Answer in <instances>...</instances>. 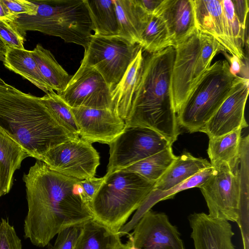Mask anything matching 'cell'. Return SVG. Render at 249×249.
<instances>
[{
    "label": "cell",
    "instance_id": "cell-21",
    "mask_svg": "<svg viewBox=\"0 0 249 249\" xmlns=\"http://www.w3.org/2000/svg\"><path fill=\"white\" fill-rule=\"evenodd\" d=\"M205 159L196 158L185 152L176 159L155 183L154 189L164 191L182 183L200 171L212 167Z\"/></svg>",
    "mask_w": 249,
    "mask_h": 249
},
{
    "label": "cell",
    "instance_id": "cell-45",
    "mask_svg": "<svg viewBox=\"0 0 249 249\" xmlns=\"http://www.w3.org/2000/svg\"></svg>",
    "mask_w": 249,
    "mask_h": 249
},
{
    "label": "cell",
    "instance_id": "cell-17",
    "mask_svg": "<svg viewBox=\"0 0 249 249\" xmlns=\"http://www.w3.org/2000/svg\"><path fill=\"white\" fill-rule=\"evenodd\" d=\"M196 30L213 36L232 55L237 53L227 36L221 0H193Z\"/></svg>",
    "mask_w": 249,
    "mask_h": 249
},
{
    "label": "cell",
    "instance_id": "cell-14",
    "mask_svg": "<svg viewBox=\"0 0 249 249\" xmlns=\"http://www.w3.org/2000/svg\"><path fill=\"white\" fill-rule=\"evenodd\" d=\"M133 230L127 234L140 249H186L177 227L164 213L148 210Z\"/></svg>",
    "mask_w": 249,
    "mask_h": 249
},
{
    "label": "cell",
    "instance_id": "cell-44",
    "mask_svg": "<svg viewBox=\"0 0 249 249\" xmlns=\"http://www.w3.org/2000/svg\"><path fill=\"white\" fill-rule=\"evenodd\" d=\"M5 83L4 81L0 77V85H3Z\"/></svg>",
    "mask_w": 249,
    "mask_h": 249
},
{
    "label": "cell",
    "instance_id": "cell-26",
    "mask_svg": "<svg viewBox=\"0 0 249 249\" xmlns=\"http://www.w3.org/2000/svg\"><path fill=\"white\" fill-rule=\"evenodd\" d=\"M94 36H118L119 29L114 0H84Z\"/></svg>",
    "mask_w": 249,
    "mask_h": 249
},
{
    "label": "cell",
    "instance_id": "cell-38",
    "mask_svg": "<svg viewBox=\"0 0 249 249\" xmlns=\"http://www.w3.org/2000/svg\"><path fill=\"white\" fill-rule=\"evenodd\" d=\"M143 10L149 15L156 12L162 0H137Z\"/></svg>",
    "mask_w": 249,
    "mask_h": 249
},
{
    "label": "cell",
    "instance_id": "cell-7",
    "mask_svg": "<svg viewBox=\"0 0 249 249\" xmlns=\"http://www.w3.org/2000/svg\"><path fill=\"white\" fill-rule=\"evenodd\" d=\"M174 48L170 91L177 115L214 57L225 50L213 36L197 30Z\"/></svg>",
    "mask_w": 249,
    "mask_h": 249
},
{
    "label": "cell",
    "instance_id": "cell-37",
    "mask_svg": "<svg viewBox=\"0 0 249 249\" xmlns=\"http://www.w3.org/2000/svg\"><path fill=\"white\" fill-rule=\"evenodd\" d=\"M235 12L242 26L246 29V20L249 12V1L247 0H233Z\"/></svg>",
    "mask_w": 249,
    "mask_h": 249
},
{
    "label": "cell",
    "instance_id": "cell-27",
    "mask_svg": "<svg viewBox=\"0 0 249 249\" xmlns=\"http://www.w3.org/2000/svg\"><path fill=\"white\" fill-rule=\"evenodd\" d=\"M32 51L39 70L53 90L59 93L67 87L72 76L58 64L52 53L37 44Z\"/></svg>",
    "mask_w": 249,
    "mask_h": 249
},
{
    "label": "cell",
    "instance_id": "cell-35",
    "mask_svg": "<svg viewBox=\"0 0 249 249\" xmlns=\"http://www.w3.org/2000/svg\"><path fill=\"white\" fill-rule=\"evenodd\" d=\"M104 179V176L100 178L94 177L80 180L79 182V191L81 197L90 210L93 199Z\"/></svg>",
    "mask_w": 249,
    "mask_h": 249
},
{
    "label": "cell",
    "instance_id": "cell-31",
    "mask_svg": "<svg viewBox=\"0 0 249 249\" xmlns=\"http://www.w3.org/2000/svg\"><path fill=\"white\" fill-rule=\"evenodd\" d=\"M41 99L61 126L76 138H80L78 126L71 107L54 90L46 93Z\"/></svg>",
    "mask_w": 249,
    "mask_h": 249
},
{
    "label": "cell",
    "instance_id": "cell-18",
    "mask_svg": "<svg viewBox=\"0 0 249 249\" xmlns=\"http://www.w3.org/2000/svg\"><path fill=\"white\" fill-rule=\"evenodd\" d=\"M154 14L160 15L164 20L173 47L196 30L193 0H162Z\"/></svg>",
    "mask_w": 249,
    "mask_h": 249
},
{
    "label": "cell",
    "instance_id": "cell-28",
    "mask_svg": "<svg viewBox=\"0 0 249 249\" xmlns=\"http://www.w3.org/2000/svg\"><path fill=\"white\" fill-rule=\"evenodd\" d=\"M213 169L212 167L205 169L168 190L160 191L153 190L137 210L131 218L132 222L134 223H137L142 215L157 202L172 198L180 191L195 187L199 188L210 176Z\"/></svg>",
    "mask_w": 249,
    "mask_h": 249
},
{
    "label": "cell",
    "instance_id": "cell-4",
    "mask_svg": "<svg viewBox=\"0 0 249 249\" xmlns=\"http://www.w3.org/2000/svg\"><path fill=\"white\" fill-rule=\"evenodd\" d=\"M249 135L242 137L237 164L223 163L199 187L212 217L236 222L243 241L249 239Z\"/></svg>",
    "mask_w": 249,
    "mask_h": 249
},
{
    "label": "cell",
    "instance_id": "cell-32",
    "mask_svg": "<svg viewBox=\"0 0 249 249\" xmlns=\"http://www.w3.org/2000/svg\"><path fill=\"white\" fill-rule=\"evenodd\" d=\"M26 34L12 21L0 18V37L7 47L25 49Z\"/></svg>",
    "mask_w": 249,
    "mask_h": 249
},
{
    "label": "cell",
    "instance_id": "cell-41",
    "mask_svg": "<svg viewBox=\"0 0 249 249\" xmlns=\"http://www.w3.org/2000/svg\"><path fill=\"white\" fill-rule=\"evenodd\" d=\"M7 46L0 37V60L4 62Z\"/></svg>",
    "mask_w": 249,
    "mask_h": 249
},
{
    "label": "cell",
    "instance_id": "cell-20",
    "mask_svg": "<svg viewBox=\"0 0 249 249\" xmlns=\"http://www.w3.org/2000/svg\"><path fill=\"white\" fill-rule=\"evenodd\" d=\"M120 36L132 43L140 44L142 35L151 15L137 0H114Z\"/></svg>",
    "mask_w": 249,
    "mask_h": 249
},
{
    "label": "cell",
    "instance_id": "cell-29",
    "mask_svg": "<svg viewBox=\"0 0 249 249\" xmlns=\"http://www.w3.org/2000/svg\"><path fill=\"white\" fill-rule=\"evenodd\" d=\"M177 157L173 153L172 146H170L123 169L134 172L145 179L156 183Z\"/></svg>",
    "mask_w": 249,
    "mask_h": 249
},
{
    "label": "cell",
    "instance_id": "cell-24",
    "mask_svg": "<svg viewBox=\"0 0 249 249\" xmlns=\"http://www.w3.org/2000/svg\"><path fill=\"white\" fill-rule=\"evenodd\" d=\"M242 128L224 135L209 138L207 153L213 168L223 163L230 167L237 163L241 151Z\"/></svg>",
    "mask_w": 249,
    "mask_h": 249
},
{
    "label": "cell",
    "instance_id": "cell-6",
    "mask_svg": "<svg viewBox=\"0 0 249 249\" xmlns=\"http://www.w3.org/2000/svg\"><path fill=\"white\" fill-rule=\"evenodd\" d=\"M36 14L18 15L11 20L23 31H37L68 43L88 47L92 26L84 0H34Z\"/></svg>",
    "mask_w": 249,
    "mask_h": 249
},
{
    "label": "cell",
    "instance_id": "cell-13",
    "mask_svg": "<svg viewBox=\"0 0 249 249\" xmlns=\"http://www.w3.org/2000/svg\"><path fill=\"white\" fill-rule=\"evenodd\" d=\"M249 91V79L236 76L229 95L200 132L211 138L247 127L244 112Z\"/></svg>",
    "mask_w": 249,
    "mask_h": 249
},
{
    "label": "cell",
    "instance_id": "cell-19",
    "mask_svg": "<svg viewBox=\"0 0 249 249\" xmlns=\"http://www.w3.org/2000/svg\"><path fill=\"white\" fill-rule=\"evenodd\" d=\"M142 49L138 51L121 79L111 91L113 112L125 120L129 112L143 65Z\"/></svg>",
    "mask_w": 249,
    "mask_h": 249
},
{
    "label": "cell",
    "instance_id": "cell-8",
    "mask_svg": "<svg viewBox=\"0 0 249 249\" xmlns=\"http://www.w3.org/2000/svg\"><path fill=\"white\" fill-rule=\"evenodd\" d=\"M236 76L226 60L211 65L177 114L179 126L200 132L229 95Z\"/></svg>",
    "mask_w": 249,
    "mask_h": 249
},
{
    "label": "cell",
    "instance_id": "cell-22",
    "mask_svg": "<svg viewBox=\"0 0 249 249\" xmlns=\"http://www.w3.org/2000/svg\"><path fill=\"white\" fill-rule=\"evenodd\" d=\"M27 157L29 155L22 147L0 129V197L9 192L14 172Z\"/></svg>",
    "mask_w": 249,
    "mask_h": 249
},
{
    "label": "cell",
    "instance_id": "cell-42",
    "mask_svg": "<svg viewBox=\"0 0 249 249\" xmlns=\"http://www.w3.org/2000/svg\"><path fill=\"white\" fill-rule=\"evenodd\" d=\"M128 235V234H127ZM128 241L125 243V249H140L139 248L135 247L132 242V240L129 235H128Z\"/></svg>",
    "mask_w": 249,
    "mask_h": 249
},
{
    "label": "cell",
    "instance_id": "cell-12",
    "mask_svg": "<svg viewBox=\"0 0 249 249\" xmlns=\"http://www.w3.org/2000/svg\"><path fill=\"white\" fill-rule=\"evenodd\" d=\"M111 92L97 70L81 64L66 88L57 94L71 107L107 109L113 112Z\"/></svg>",
    "mask_w": 249,
    "mask_h": 249
},
{
    "label": "cell",
    "instance_id": "cell-10",
    "mask_svg": "<svg viewBox=\"0 0 249 249\" xmlns=\"http://www.w3.org/2000/svg\"><path fill=\"white\" fill-rule=\"evenodd\" d=\"M172 144L157 131L147 127H125L109 144L106 175L124 169Z\"/></svg>",
    "mask_w": 249,
    "mask_h": 249
},
{
    "label": "cell",
    "instance_id": "cell-30",
    "mask_svg": "<svg viewBox=\"0 0 249 249\" xmlns=\"http://www.w3.org/2000/svg\"><path fill=\"white\" fill-rule=\"evenodd\" d=\"M139 46L149 53L173 47L167 25L160 15L150 16L142 35Z\"/></svg>",
    "mask_w": 249,
    "mask_h": 249
},
{
    "label": "cell",
    "instance_id": "cell-43",
    "mask_svg": "<svg viewBox=\"0 0 249 249\" xmlns=\"http://www.w3.org/2000/svg\"><path fill=\"white\" fill-rule=\"evenodd\" d=\"M125 247H126L125 243L123 244V243H122V242H121L120 244L117 249H125Z\"/></svg>",
    "mask_w": 249,
    "mask_h": 249
},
{
    "label": "cell",
    "instance_id": "cell-5",
    "mask_svg": "<svg viewBox=\"0 0 249 249\" xmlns=\"http://www.w3.org/2000/svg\"><path fill=\"white\" fill-rule=\"evenodd\" d=\"M91 203L93 218L118 233L154 189L155 183L125 169L104 176Z\"/></svg>",
    "mask_w": 249,
    "mask_h": 249
},
{
    "label": "cell",
    "instance_id": "cell-9",
    "mask_svg": "<svg viewBox=\"0 0 249 249\" xmlns=\"http://www.w3.org/2000/svg\"><path fill=\"white\" fill-rule=\"evenodd\" d=\"M140 48L139 44L119 36H97L92 34L81 64L97 70L112 91Z\"/></svg>",
    "mask_w": 249,
    "mask_h": 249
},
{
    "label": "cell",
    "instance_id": "cell-36",
    "mask_svg": "<svg viewBox=\"0 0 249 249\" xmlns=\"http://www.w3.org/2000/svg\"><path fill=\"white\" fill-rule=\"evenodd\" d=\"M2 1L13 16L20 14L34 15L37 12V5L32 0H2Z\"/></svg>",
    "mask_w": 249,
    "mask_h": 249
},
{
    "label": "cell",
    "instance_id": "cell-25",
    "mask_svg": "<svg viewBox=\"0 0 249 249\" xmlns=\"http://www.w3.org/2000/svg\"><path fill=\"white\" fill-rule=\"evenodd\" d=\"M121 242L118 233L92 218L84 224L73 249H117Z\"/></svg>",
    "mask_w": 249,
    "mask_h": 249
},
{
    "label": "cell",
    "instance_id": "cell-15",
    "mask_svg": "<svg viewBox=\"0 0 249 249\" xmlns=\"http://www.w3.org/2000/svg\"><path fill=\"white\" fill-rule=\"evenodd\" d=\"M80 138L109 145L125 127L124 120L110 109L71 107Z\"/></svg>",
    "mask_w": 249,
    "mask_h": 249
},
{
    "label": "cell",
    "instance_id": "cell-11",
    "mask_svg": "<svg viewBox=\"0 0 249 249\" xmlns=\"http://www.w3.org/2000/svg\"><path fill=\"white\" fill-rule=\"evenodd\" d=\"M37 160L55 172L80 180L94 177L100 164L98 152L91 143L80 138L54 146Z\"/></svg>",
    "mask_w": 249,
    "mask_h": 249
},
{
    "label": "cell",
    "instance_id": "cell-33",
    "mask_svg": "<svg viewBox=\"0 0 249 249\" xmlns=\"http://www.w3.org/2000/svg\"><path fill=\"white\" fill-rule=\"evenodd\" d=\"M84 223L71 226L59 231L54 245L49 244L48 249H73Z\"/></svg>",
    "mask_w": 249,
    "mask_h": 249
},
{
    "label": "cell",
    "instance_id": "cell-40",
    "mask_svg": "<svg viewBox=\"0 0 249 249\" xmlns=\"http://www.w3.org/2000/svg\"><path fill=\"white\" fill-rule=\"evenodd\" d=\"M15 16L9 12L8 9L3 3L2 0H0V18L12 20Z\"/></svg>",
    "mask_w": 249,
    "mask_h": 249
},
{
    "label": "cell",
    "instance_id": "cell-2",
    "mask_svg": "<svg viewBox=\"0 0 249 249\" xmlns=\"http://www.w3.org/2000/svg\"><path fill=\"white\" fill-rule=\"evenodd\" d=\"M175 55V48L170 46L143 56L139 82L124 120L125 127H149L172 144L180 133L170 91Z\"/></svg>",
    "mask_w": 249,
    "mask_h": 249
},
{
    "label": "cell",
    "instance_id": "cell-23",
    "mask_svg": "<svg viewBox=\"0 0 249 249\" xmlns=\"http://www.w3.org/2000/svg\"><path fill=\"white\" fill-rule=\"evenodd\" d=\"M6 68L27 79L46 93L53 90L41 74L31 51L7 47Z\"/></svg>",
    "mask_w": 249,
    "mask_h": 249
},
{
    "label": "cell",
    "instance_id": "cell-39",
    "mask_svg": "<svg viewBox=\"0 0 249 249\" xmlns=\"http://www.w3.org/2000/svg\"><path fill=\"white\" fill-rule=\"evenodd\" d=\"M230 71L234 76H237V74L240 72L242 67L241 60L235 55L229 57Z\"/></svg>",
    "mask_w": 249,
    "mask_h": 249
},
{
    "label": "cell",
    "instance_id": "cell-16",
    "mask_svg": "<svg viewBox=\"0 0 249 249\" xmlns=\"http://www.w3.org/2000/svg\"><path fill=\"white\" fill-rule=\"evenodd\" d=\"M188 220L195 249H235L232 242L234 233L229 221L204 213L191 214Z\"/></svg>",
    "mask_w": 249,
    "mask_h": 249
},
{
    "label": "cell",
    "instance_id": "cell-3",
    "mask_svg": "<svg viewBox=\"0 0 249 249\" xmlns=\"http://www.w3.org/2000/svg\"><path fill=\"white\" fill-rule=\"evenodd\" d=\"M0 129L36 160L54 146L78 139L57 123L41 97L6 83L0 85Z\"/></svg>",
    "mask_w": 249,
    "mask_h": 249
},
{
    "label": "cell",
    "instance_id": "cell-1",
    "mask_svg": "<svg viewBox=\"0 0 249 249\" xmlns=\"http://www.w3.org/2000/svg\"><path fill=\"white\" fill-rule=\"evenodd\" d=\"M23 180L28 209L24 237L34 246L44 247L62 230L93 218L80 195V179L55 172L37 160Z\"/></svg>",
    "mask_w": 249,
    "mask_h": 249
},
{
    "label": "cell",
    "instance_id": "cell-34",
    "mask_svg": "<svg viewBox=\"0 0 249 249\" xmlns=\"http://www.w3.org/2000/svg\"><path fill=\"white\" fill-rule=\"evenodd\" d=\"M0 249H22L21 240L14 227L3 218L0 223Z\"/></svg>",
    "mask_w": 249,
    "mask_h": 249
}]
</instances>
